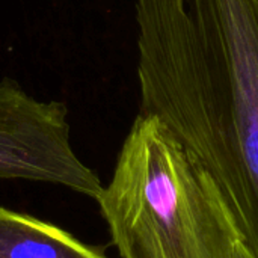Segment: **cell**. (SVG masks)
Here are the masks:
<instances>
[{"mask_svg": "<svg viewBox=\"0 0 258 258\" xmlns=\"http://www.w3.org/2000/svg\"><path fill=\"white\" fill-rule=\"evenodd\" d=\"M141 112L210 178L258 258V0H136Z\"/></svg>", "mask_w": 258, "mask_h": 258, "instance_id": "6da1fadb", "label": "cell"}, {"mask_svg": "<svg viewBox=\"0 0 258 258\" xmlns=\"http://www.w3.org/2000/svg\"><path fill=\"white\" fill-rule=\"evenodd\" d=\"M231 258H255L251 251L246 248L243 240L240 239L239 233H236L234 240H233V249H231Z\"/></svg>", "mask_w": 258, "mask_h": 258, "instance_id": "5b68a950", "label": "cell"}, {"mask_svg": "<svg viewBox=\"0 0 258 258\" xmlns=\"http://www.w3.org/2000/svg\"><path fill=\"white\" fill-rule=\"evenodd\" d=\"M0 258H109L70 233L33 216L0 207Z\"/></svg>", "mask_w": 258, "mask_h": 258, "instance_id": "277c9868", "label": "cell"}, {"mask_svg": "<svg viewBox=\"0 0 258 258\" xmlns=\"http://www.w3.org/2000/svg\"><path fill=\"white\" fill-rule=\"evenodd\" d=\"M95 201L121 258H231L237 230L221 195L153 113L136 116Z\"/></svg>", "mask_w": 258, "mask_h": 258, "instance_id": "7a4b0ae2", "label": "cell"}, {"mask_svg": "<svg viewBox=\"0 0 258 258\" xmlns=\"http://www.w3.org/2000/svg\"><path fill=\"white\" fill-rule=\"evenodd\" d=\"M62 101H39L15 80L0 82V180L51 183L97 200L100 177L74 153Z\"/></svg>", "mask_w": 258, "mask_h": 258, "instance_id": "3957f363", "label": "cell"}]
</instances>
